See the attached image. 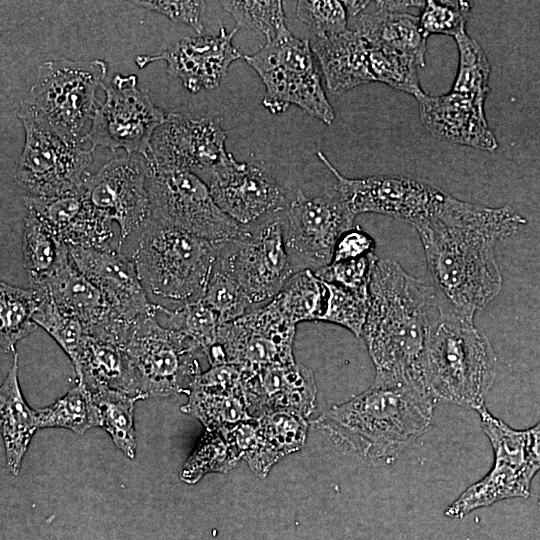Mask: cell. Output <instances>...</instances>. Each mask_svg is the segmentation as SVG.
<instances>
[{
  "instance_id": "cell-41",
  "label": "cell",
  "mask_w": 540,
  "mask_h": 540,
  "mask_svg": "<svg viewBox=\"0 0 540 540\" xmlns=\"http://www.w3.org/2000/svg\"><path fill=\"white\" fill-rule=\"evenodd\" d=\"M219 4L235 20L236 28H245L275 39L286 26L282 1H220Z\"/></svg>"
},
{
  "instance_id": "cell-6",
  "label": "cell",
  "mask_w": 540,
  "mask_h": 540,
  "mask_svg": "<svg viewBox=\"0 0 540 540\" xmlns=\"http://www.w3.org/2000/svg\"><path fill=\"white\" fill-rule=\"evenodd\" d=\"M107 74L101 59H53L38 66L36 79L21 101L27 116L61 137L83 143V130L97 109L96 91Z\"/></svg>"
},
{
  "instance_id": "cell-18",
  "label": "cell",
  "mask_w": 540,
  "mask_h": 540,
  "mask_svg": "<svg viewBox=\"0 0 540 540\" xmlns=\"http://www.w3.org/2000/svg\"><path fill=\"white\" fill-rule=\"evenodd\" d=\"M77 268L100 290L116 323L130 335L144 318L156 316L159 304L150 302L136 266L109 245L70 247Z\"/></svg>"
},
{
  "instance_id": "cell-1",
  "label": "cell",
  "mask_w": 540,
  "mask_h": 540,
  "mask_svg": "<svg viewBox=\"0 0 540 540\" xmlns=\"http://www.w3.org/2000/svg\"><path fill=\"white\" fill-rule=\"evenodd\" d=\"M525 223L508 205L489 207L448 194L435 213L413 225L433 287L456 312L473 320L499 294L496 244Z\"/></svg>"
},
{
  "instance_id": "cell-2",
  "label": "cell",
  "mask_w": 540,
  "mask_h": 540,
  "mask_svg": "<svg viewBox=\"0 0 540 540\" xmlns=\"http://www.w3.org/2000/svg\"><path fill=\"white\" fill-rule=\"evenodd\" d=\"M443 302L433 286L408 274L396 261L377 260L362 333L376 372L426 387L425 351Z\"/></svg>"
},
{
  "instance_id": "cell-8",
  "label": "cell",
  "mask_w": 540,
  "mask_h": 540,
  "mask_svg": "<svg viewBox=\"0 0 540 540\" xmlns=\"http://www.w3.org/2000/svg\"><path fill=\"white\" fill-rule=\"evenodd\" d=\"M146 162L150 218L213 241L232 242L245 236L248 229L216 205L207 184L197 175L148 159Z\"/></svg>"
},
{
  "instance_id": "cell-22",
  "label": "cell",
  "mask_w": 540,
  "mask_h": 540,
  "mask_svg": "<svg viewBox=\"0 0 540 540\" xmlns=\"http://www.w3.org/2000/svg\"><path fill=\"white\" fill-rule=\"evenodd\" d=\"M423 126L436 138L475 149L494 152L499 143L488 125L485 101L450 90L415 98Z\"/></svg>"
},
{
  "instance_id": "cell-38",
  "label": "cell",
  "mask_w": 540,
  "mask_h": 540,
  "mask_svg": "<svg viewBox=\"0 0 540 540\" xmlns=\"http://www.w3.org/2000/svg\"><path fill=\"white\" fill-rule=\"evenodd\" d=\"M39 290L42 300L33 320L58 343L75 368L91 335L90 331L80 320L58 309L46 293Z\"/></svg>"
},
{
  "instance_id": "cell-21",
  "label": "cell",
  "mask_w": 540,
  "mask_h": 540,
  "mask_svg": "<svg viewBox=\"0 0 540 540\" xmlns=\"http://www.w3.org/2000/svg\"><path fill=\"white\" fill-rule=\"evenodd\" d=\"M241 386L249 415L256 419L274 412L308 417L316 404L313 372L300 362L241 369Z\"/></svg>"
},
{
  "instance_id": "cell-5",
  "label": "cell",
  "mask_w": 540,
  "mask_h": 540,
  "mask_svg": "<svg viewBox=\"0 0 540 540\" xmlns=\"http://www.w3.org/2000/svg\"><path fill=\"white\" fill-rule=\"evenodd\" d=\"M132 255L146 291L183 303L200 298L229 242L209 240L152 218Z\"/></svg>"
},
{
  "instance_id": "cell-17",
  "label": "cell",
  "mask_w": 540,
  "mask_h": 540,
  "mask_svg": "<svg viewBox=\"0 0 540 540\" xmlns=\"http://www.w3.org/2000/svg\"><path fill=\"white\" fill-rule=\"evenodd\" d=\"M82 190L100 213L118 224L119 251L122 243L151 217L147 162L142 155L115 157L96 174L86 172Z\"/></svg>"
},
{
  "instance_id": "cell-24",
  "label": "cell",
  "mask_w": 540,
  "mask_h": 540,
  "mask_svg": "<svg viewBox=\"0 0 540 540\" xmlns=\"http://www.w3.org/2000/svg\"><path fill=\"white\" fill-rule=\"evenodd\" d=\"M62 312L80 320L93 336L123 345L128 338L116 323L100 290L65 258L39 287Z\"/></svg>"
},
{
  "instance_id": "cell-19",
  "label": "cell",
  "mask_w": 540,
  "mask_h": 540,
  "mask_svg": "<svg viewBox=\"0 0 540 540\" xmlns=\"http://www.w3.org/2000/svg\"><path fill=\"white\" fill-rule=\"evenodd\" d=\"M238 30L235 27L227 32L220 25L217 35L182 38L159 54L137 55L135 63L142 69L152 62L165 61L167 73L178 78L190 93L215 89L230 65L242 57L232 42Z\"/></svg>"
},
{
  "instance_id": "cell-47",
  "label": "cell",
  "mask_w": 540,
  "mask_h": 540,
  "mask_svg": "<svg viewBox=\"0 0 540 540\" xmlns=\"http://www.w3.org/2000/svg\"><path fill=\"white\" fill-rule=\"evenodd\" d=\"M130 3L162 14L173 22L187 25L197 34H201L203 31L202 13L205 8L204 1L148 0L131 1Z\"/></svg>"
},
{
  "instance_id": "cell-12",
  "label": "cell",
  "mask_w": 540,
  "mask_h": 540,
  "mask_svg": "<svg viewBox=\"0 0 540 540\" xmlns=\"http://www.w3.org/2000/svg\"><path fill=\"white\" fill-rule=\"evenodd\" d=\"M296 324L273 300L238 319L222 323L215 345L205 354L211 366L231 364L255 370L295 362Z\"/></svg>"
},
{
  "instance_id": "cell-35",
  "label": "cell",
  "mask_w": 540,
  "mask_h": 540,
  "mask_svg": "<svg viewBox=\"0 0 540 540\" xmlns=\"http://www.w3.org/2000/svg\"><path fill=\"white\" fill-rule=\"evenodd\" d=\"M90 391L99 415V427L110 435L124 455L134 459L137 449L134 405L141 399L107 387Z\"/></svg>"
},
{
  "instance_id": "cell-46",
  "label": "cell",
  "mask_w": 540,
  "mask_h": 540,
  "mask_svg": "<svg viewBox=\"0 0 540 540\" xmlns=\"http://www.w3.org/2000/svg\"><path fill=\"white\" fill-rule=\"evenodd\" d=\"M379 258L375 253L340 261L314 271L322 280L356 291H368L373 268Z\"/></svg>"
},
{
  "instance_id": "cell-13",
  "label": "cell",
  "mask_w": 540,
  "mask_h": 540,
  "mask_svg": "<svg viewBox=\"0 0 540 540\" xmlns=\"http://www.w3.org/2000/svg\"><path fill=\"white\" fill-rule=\"evenodd\" d=\"M217 265L236 281L251 304L270 301L298 271L287 251L280 217L227 243Z\"/></svg>"
},
{
  "instance_id": "cell-28",
  "label": "cell",
  "mask_w": 540,
  "mask_h": 540,
  "mask_svg": "<svg viewBox=\"0 0 540 540\" xmlns=\"http://www.w3.org/2000/svg\"><path fill=\"white\" fill-rule=\"evenodd\" d=\"M74 370L77 380L83 381L89 390L107 387L147 398L124 346L114 341L90 335Z\"/></svg>"
},
{
  "instance_id": "cell-9",
  "label": "cell",
  "mask_w": 540,
  "mask_h": 540,
  "mask_svg": "<svg viewBox=\"0 0 540 540\" xmlns=\"http://www.w3.org/2000/svg\"><path fill=\"white\" fill-rule=\"evenodd\" d=\"M124 349L147 398L187 394L202 373L195 357L199 347L182 333L158 323L156 316L135 326Z\"/></svg>"
},
{
  "instance_id": "cell-39",
  "label": "cell",
  "mask_w": 540,
  "mask_h": 540,
  "mask_svg": "<svg viewBox=\"0 0 540 540\" xmlns=\"http://www.w3.org/2000/svg\"><path fill=\"white\" fill-rule=\"evenodd\" d=\"M159 312L166 315L167 327L192 340L204 355L215 345L222 323L201 298L183 303L175 310L159 305Z\"/></svg>"
},
{
  "instance_id": "cell-23",
  "label": "cell",
  "mask_w": 540,
  "mask_h": 540,
  "mask_svg": "<svg viewBox=\"0 0 540 540\" xmlns=\"http://www.w3.org/2000/svg\"><path fill=\"white\" fill-rule=\"evenodd\" d=\"M425 1H365L363 8L349 17L348 28L357 32L371 46H385L414 58L424 67L427 36L419 14Z\"/></svg>"
},
{
  "instance_id": "cell-50",
  "label": "cell",
  "mask_w": 540,
  "mask_h": 540,
  "mask_svg": "<svg viewBox=\"0 0 540 540\" xmlns=\"http://www.w3.org/2000/svg\"><path fill=\"white\" fill-rule=\"evenodd\" d=\"M539 505H540V497H539Z\"/></svg>"
},
{
  "instance_id": "cell-40",
  "label": "cell",
  "mask_w": 540,
  "mask_h": 540,
  "mask_svg": "<svg viewBox=\"0 0 540 540\" xmlns=\"http://www.w3.org/2000/svg\"><path fill=\"white\" fill-rule=\"evenodd\" d=\"M370 68L375 82H381L414 98L424 93L420 86L418 62L397 50L370 45Z\"/></svg>"
},
{
  "instance_id": "cell-3",
  "label": "cell",
  "mask_w": 540,
  "mask_h": 540,
  "mask_svg": "<svg viewBox=\"0 0 540 540\" xmlns=\"http://www.w3.org/2000/svg\"><path fill=\"white\" fill-rule=\"evenodd\" d=\"M427 388L376 372L362 393L321 414L314 425L374 464H388L431 426Z\"/></svg>"
},
{
  "instance_id": "cell-14",
  "label": "cell",
  "mask_w": 540,
  "mask_h": 540,
  "mask_svg": "<svg viewBox=\"0 0 540 540\" xmlns=\"http://www.w3.org/2000/svg\"><path fill=\"white\" fill-rule=\"evenodd\" d=\"M355 217L335 187L313 197L298 190L283 220L286 248L297 270L330 264L337 240L354 226Z\"/></svg>"
},
{
  "instance_id": "cell-27",
  "label": "cell",
  "mask_w": 540,
  "mask_h": 540,
  "mask_svg": "<svg viewBox=\"0 0 540 540\" xmlns=\"http://www.w3.org/2000/svg\"><path fill=\"white\" fill-rule=\"evenodd\" d=\"M539 471L530 461L494 455L490 471L469 486L445 510L449 518H463L470 512L510 498H527L533 477Z\"/></svg>"
},
{
  "instance_id": "cell-33",
  "label": "cell",
  "mask_w": 540,
  "mask_h": 540,
  "mask_svg": "<svg viewBox=\"0 0 540 540\" xmlns=\"http://www.w3.org/2000/svg\"><path fill=\"white\" fill-rule=\"evenodd\" d=\"M37 288H20L0 283V346L4 353H15L18 341L36 330L33 317L41 303Z\"/></svg>"
},
{
  "instance_id": "cell-11",
  "label": "cell",
  "mask_w": 540,
  "mask_h": 540,
  "mask_svg": "<svg viewBox=\"0 0 540 540\" xmlns=\"http://www.w3.org/2000/svg\"><path fill=\"white\" fill-rule=\"evenodd\" d=\"M101 87L105 100L97 107L83 142H89L93 149H124L126 155L147 157L153 135L168 113L138 87L135 74H116L108 86Z\"/></svg>"
},
{
  "instance_id": "cell-45",
  "label": "cell",
  "mask_w": 540,
  "mask_h": 540,
  "mask_svg": "<svg viewBox=\"0 0 540 540\" xmlns=\"http://www.w3.org/2000/svg\"><path fill=\"white\" fill-rule=\"evenodd\" d=\"M296 16L313 37L340 34L348 30L349 16L343 1H297Z\"/></svg>"
},
{
  "instance_id": "cell-15",
  "label": "cell",
  "mask_w": 540,
  "mask_h": 540,
  "mask_svg": "<svg viewBox=\"0 0 540 540\" xmlns=\"http://www.w3.org/2000/svg\"><path fill=\"white\" fill-rule=\"evenodd\" d=\"M317 156L335 177V189L355 216L377 213L414 225L435 213L448 195L439 188L409 177L348 178L333 166L324 153L319 151Z\"/></svg>"
},
{
  "instance_id": "cell-26",
  "label": "cell",
  "mask_w": 540,
  "mask_h": 540,
  "mask_svg": "<svg viewBox=\"0 0 540 540\" xmlns=\"http://www.w3.org/2000/svg\"><path fill=\"white\" fill-rule=\"evenodd\" d=\"M310 45L330 91L340 93L375 82L370 45L357 32L348 28L340 34L313 37Z\"/></svg>"
},
{
  "instance_id": "cell-32",
  "label": "cell",
  "mask_w": 540,
  "mask_h": 540,
  "mask_svg": "<svg viewBox=\"0 0 540 540\" xmlns=\"http://www.w3.org/2000/svg\"><path fill=\"white\" fill-rule=\"evenodd\" d=\"M69 255V247L60 242L34 212L27 210L22 256L30 287L41 286Z\"/></svg>"
},
{
  "instance_id": "cell-30",
  "label": "cell",
  "mask_w": 540,
  "mask_h": 540,
  "mask_svg": "<svg viewBox=\"0 0 540 540\" xmlns=\"http://www.w3.org/2000/svg\"><path fill=\"white\" fill-rule=\"evenodd\" d=\"M0 414L6 465L13 475H18L22 459L39 427L37 410L30 408L21 392L16 352L0 388Z\"/></svg>"
},
{
  "instance_id": "cell-25",
  "label": "cell",
  "mask_w": 540,
  "mask_h": 540,
  "mask_svg": "<svg viewBox=\"0 0 540 540\" xmlns=\"http://www.w3.org/2000/svg\"><path fill=\"white\" fill-rule=\"evenodd\" d=\"M27 210L36 214L47 229L70 247L100 248L113 237L112 222L78 192L50 198H24Z\"/></svg>"
},
{
  "instance_id": "cell-37",
  "label": "cell",
  "mask_w": 540,
  "mask_h": 540,
  "mask_svg": "<svg viewBox=\"0 0 540 540\" xmlns=\"http://www.w3.org/2000/svg\"><path fill=\"white\" fill-rule=\"evenodd\" d=\"M458 49V68L451 88L485 101L489 92L491 66L481 45L466 30L453 37Z\"/></svg>"
},
{
  "instance_id": "cell-7",
  "label": "cell",
  "mask_w": 540,
  "mask_h": 540,
  "mask_svg": "<svg viewBox=\"0 0 540 540\" xmlns=\"http://www.w3.org/2000/svg\"><path fill=\"white\" fill-rule=\"evenodd\" d=\"M315 58L310 42L293 35L288 27L256 53L244 56L265 86L262 105L266 110L280 114L295 105L326 125L333 123L335 112Z\"/></svg>"
},
{
  "instance_id": "cell-34",
  "label": "cell",
  "mask_w": 540,
  "mask_h": 540,
  "mask_svg": "<svg viewBox=\"0 0 540 540\" xmlns=\"http://www.w3.org/2000/svg\"><path fill=\"white\" fill-rule=\"evenodd\" d=\"M327 298L326 282L314 271L295 272L271 300L292 323L321 321Z\"/></svg>"
},
{
  "instance_id": "cell-29",
  "label": "cell",
  "mask_w": 540,
  "mask_h": 540,
  "mask_svg": "<svg viewBox=\"0 0 540 540\" xmlns=\"http://www.w3.org/2000/svg\"><path fill=\"white\" fill-rule=\"evenodd\" d=\"M255 441L244 456L250 469L260 478L284 456L302 448L308 422L292 412H274L256 418Z\"/></svg>"
},
{
  "instance_id": "cell-48",
  "label": "cell",
  "mask_w": 540,
  "mask_h": 540,
  "mask_svg": "<svg viewBox=\"0 0 540 540\" xmlns=\"http://www.w3.org/2000/svg\"><path fill=\"white\" fill-rule=\"evenodd\" d=\"M375 240L360 226L354 225L337 240L332 261L355 259L374 253Z\"/></svg>"
},
{
  "instance_id": "cell-36",
  "label": "cell",
  "mask_w": 540,
  "mask_h": 540,
  "mask_svg": "<svg viewBox=\"0 0 540 540\" xmlns=\"http://www.w3.org/2000/svg\"><path fill=\"white\" fill-rule=\"evenodd\" d=\"M37 418L39 429L64 428L78 435L100 424L91 391L81 380L52 405L37 409Z\"/></svg>"
},
{
  "instance_id": "cell-42",
  "label": "cell",
  "mask_w": 540,
  "mask_h": 540,
  "mask_svg": "<svg viewBox=\"0 0 540 540\" xmlns=\"http://www.w3.org/2000/svg\"><path fill=\"white\" fill-rule=\"evenodd\" d=\"M326 285L327 298L321 321L339 325L356 337H362L369 309V290L356 291L328 282Z\"/></svg>"
},
{
  "instance_id": "cell-16",
  "label": "cell",
  "mask_w": 540,
  "mask_h": 540,
  "mask_svg": "<svg viewBox=\"0 0 540 540\" xmlns=\"http://www.w3.org/2000/svg\"><path fill=\"white\" fill-rule=\"evenodd\" d=\"M226 131L209 114L173 111L155 131L148 160L190 171L204 182L231 156Z\"/></svg>"
},
{
  "instance_id": "cell-20",
  "label": "cell",
  "mask_w": 540,
  "mask_h": 540,
  "mask_svg": "<svg viewBox=\"0 0 540 540\" xmlns=\"http://www.w3.org/2000/svg\"><path fill=\"white\" fill-rule=\"evenodd\" d=\"M216 205L245 226L285 207L280 185L262 166L230 159L205 182Z\"/></svg>"
},
{
  "instance_id": "cell-44",
  "label": "cell",
  "mask_w": 540,
  "mask_h": 540,
  "mask_svg": "<svg viewBox=\"0 0 540 540\" xmlns=\"http://www.w3.org/2000/svg\"><path fill=\"white\" fill-rule=\"evenodd\" d=\"M471 10L468 1L428 0L419 13L420 25L427 37L433 34L454 37L466 30Z\"/></svg>"
},
{
  "instance_id": "cell-10",
  "label": "cell",
  "mask_w": 540,
  "mask_h": 540,
  "mask_svg": "<svg viewBox=\"0 0 540 540\" xmlns=\"http://www.w3.org/2000/svg\"><path fill=\"white\" fill-rule=\"evenodd\" d=\"M25 142L14 175L15 183L28 197L50 198L78 192L93 148L67 140L33 119L18 115Z\"/></svg>"
},
{
  "instance_id": "cell-31",
  "label": "cell",
  "mask_w": 540,
  "mask_h": 540,
  "mask_svg": "<svg viewBox=\"0 0 540 540\" xmlns=\"http://www.w3.org/2000/svg\"><path fill=\"white\" fill-rule=\"evenodd\" d=\"M187 396L188 401L181 407V411L200 420L206 431H225L252 419L242 386L216 389L192 385Z\"/></svg>"
},
{
  "instance_id": "cell-49",
  "label": "cell",
  "mask_w": 540,
  "mask_h": 540,
  "mask_svg": "<svg viewBox=\"0 0 540 540\" xmlns=\"http://www.w3.org/2000/svg\"><path fill=\"white\" fill-rule=\"evenodd\" d=\"M532 458L540 470V422L528 429Z\"/></svg>"
},
{
  "instance_id": "cell-4",
  "label": "cell",
  "mask_w": 540,
  "mask_h": 540,
  "mask_svg": "<svg viewBox=\"0 0 540 540\" xmlns=\"http://www.w3.org/2000/svg\"><path fill=\"white\" fill-rule=\"evenodd\" d=\"M496 366V354L487 337L472 319L444 301L424 357V380L434 401L478 411L485 407Z\"/></svg>"
},
{
  "instance_id": "cell-43",
  "label": "cell",
  "mask_w": 540,
  "mask_h": 540,
  "mask_svg": "<svg viewBox=\"0 0 540 540\" xmlns=\"http://www.w3.org/2000/svg\"><path fill=\"white\" fill-rule=\"evenodd\" d=\"M200 298L217 314L221 323L240 318L251 305L236 281L219 268L213 271Z\"/></svg>"
}]
</instances>
